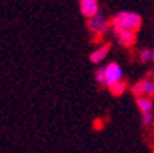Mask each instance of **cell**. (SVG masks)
I'll return each instance as SVG.
<instances>
[{
	"label": "cell",
	"instance_id": "cell-15",
	"mask_svg": "<svg viewBox=\"0 0 154 153\" xmlns=\"http://www.w3.org/2000/svg\"><path fill=\"white\" fill-rule=\"evenodd\" d=\"M152 124H154V123H152Z\"/></svg>",
	"mask_w": 154,
	"mask_h": 153
},
{
	"label": "cell",
	"instance_id": "cell-6",
	"mask_svg": "<svg viewBox=\"0 0 154 153\" xmlns=\"http://www.w3.org/2000/svg\"><path fill=\"white\" fill-rule=\"evenodd\" d=\"M108 51H110V45L107 43V45H102V46H99L98 49H95L92 54H90V61L92 63H101L107 55H108Z\"/></svg>",
	"mask_w": 154,
	"mask_h": 153
},
{
	"label": "cell",
	"instance_id": "cell-12",
	"mask_svg": "<svg viewBox=\"0 0 154 153\" xmlns=\"http://www.w3.org/2000/svg\"><path fill=\"white\" fill-rule=\"evenodd\" d=\"M139 58H140L142 63L149 61V60H151V51H149V49H142L140 54H139Z\"/></svg>",
	"mask_w": 154,
	"mask_h": 153
},
{
	"label": "cell",
	"instance_id": "cell-3",
	"mask_svg": "<svg viewBox=\"0 0 154 153\" xmlns=\"http://www.w3.org/2000/svg\"><path fill=\"white\" fill-rule=\"evenodd\" d=\"M112 31L118 38L119 45L124 48H131L136 43V31L131 29H112Z\"/></svg>",
	"mask_w": 154,
	"mask_h": 153
},
{
	"label": "cell",
	"instance_id": "cell-5",
	"mask_svg": "<svg viewBox=\"0 0 154 153\" xmlns=\"http://www.w3.org/2000/svg\"><path fill=\"white\" fill-rule=\"evenodd\" d=\"M79 11L85 18H90L99 12L98 0H79Z\"/></svg>",
	"mask_w": 154,
	"mask_h": 153
},
{
	"label": "cell",
	"instance_id": "cell-4",
	"mask_svg": "<svg viewBox=\"0 0 154 153\" xmlns=\"http://www.w3.org/2000/svg\"><path fill=\"white\" fill-rule=\"evenodd\" d=\"M105 69V78H107V86H112L118 81H122V77H124V72H122V68L119 66L118 63H108L107 66L104 68Z\"/></svg>",
	"mask_w": 154,
	"mask_h": 153
},
{
	"label": "cell",
	"instance_id": "cell-8",
	"mask_svg": "<svg viewBox=\"0 0 154 153\" xmlns=\"http://www.w3.org/2000/svg\"><path fill=\"white\" fill-rule=\"evenodd\" d=\"M125 83L124 81H118V83H115V84H112V86H108V89H110V92H112V95H115V97H121L124 92H125Z\"/></svg>",
	"mask_w": 154,
	"mask_h": 153
},
{
	"label": "cell",
	"instance_id": "cell-13",
	"mask_svg": "<svg viewBox=\"0 0 154 153\" xmlns=\"http://www.w3.org/2000/svg\"><path fill=\"white\" fill-rule=\"evenodd\" d=\"M142 123H143V126H149L151 123H154L152 113H151V112H145V113H142Z\"/></svg>",
	"mask_w": 154,
	"mask_h": 153
},
{
	"label": "cell",
	"instance_id": "cell-10",
	"mask_svg": "<svg viewBox=\"0 0 154 153\" xmlns=\"http://www.w3.org/2000/svg\"><path fill=\"white\" fill-rule=\"evenodd\" d=\"M95 78L98 81V84H107V78H105V69L104 68H99L95 74Z\"/></svg>",
	"mask_w": 154,
	"mask_h": 153
},
{
	"label": "cell",
	"instance_id": "cell-14",
	"mask_svg": "<svg viewBox=\"0 0 154 153\" xmlns=\"http://www.w3.org/2000/svg\"><path fill=\"white\" fill-rule=\"evenodd\" d=\"M151 60H152V61H154V49H152V51H151Z\"/></svg>",
	"mask_w": 154,
	"mask_h": 153
},
{
	"label": "cell",
	"instance_id": "cell-7",
	"mask_svg": "<svg viewBox=\"0 0 154 153\" xmlns=\"http://www.w3.org/2000/svg\"><path fill=\"white\" fill-rule=\"evenodd\" d=\"M137 107H139V110L142 113L145 112H152V109H154V103L151 100V97H139L137 98Z\"/></svg>",
	"mask_w": 154,
	"mask_h": 153
},
{
	"label": "cell",
	"instance_id": "cell-9",
	"mask_svg": "<svg viewBox=\"0 0 154 153\" xmlns=\"http://www.w3.org/2000/svg\"><path fill=\"white\" fill-rule=\"evenodd\" d=\"M143 95L145 97H154V81L143 80Z\"/></svg>",
	"mask_w": 154,
	"mask_h": 153
},
{
	"label": "cell",
	"instance_id": "cell-11",
	"mask_svg": "<svg viewBox=\"0 0 154 153\" xmlns=\"http://www.w3.org/2000/svg\"><path fill=\"white\" fill-rule=\"evenodd\" d=\"M131 91H133V95H136L137 98H139V97H143V80L139 81V83H136Z\"/></svg>",
	"mask_w": 154,
	"mask_h": 153
},
{
	"label": "cell",
	"instance_id": "cell-2",
	"mask_svg": "<svg viewBox=\"0 0 154 153\" xmlns=\"http://www.w3.org/2000/svg\"><path fill=\"white\" fill-rule=\"evenodd\" d=\"M87 28H89V31L93 32L95 35H102L108 28V20L105 18L104 14L98 12L96 15L87 18Z\"/></svg>",
	"mask_w": 154,
	"mask_h": 153
},
{
	"label": "cell",
	"instance_id": "cell-1",
	"mask_svg": "<svg viewBox=\"0 0 154 153\" xmlns=\"http://www.w3.org/2000/svg\"><path fill=\"white\" fill-rule=\"evenodd\" d=\"M140 26H142V17L131 11H121L112 18V29L139 31Z\"/></svg>",
	"mask_w": 154,
	"mask_h": 153
}]
</instances>
